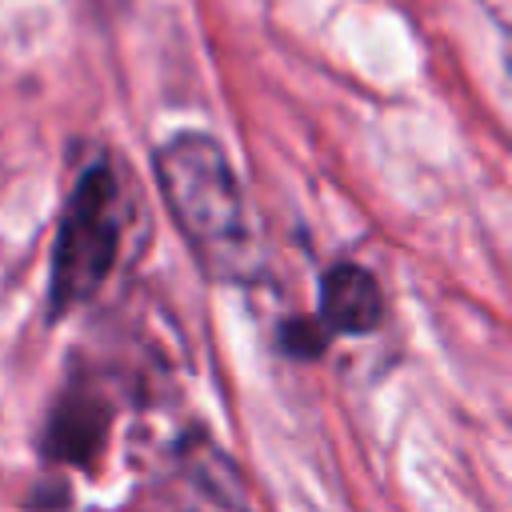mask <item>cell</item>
Segmentation results:
<instances>
[{
	"label": "cell",
	"mask_w": 512,
	"mask_h": 512,
	"mask_svg": "<svg viewBox=\"0 0 512 512\" xmlns=\"http://www.w3.org/2000/svg\"><path fill=\"white\" fill-rule=\"evenodd\" d=\"M124 236V200L108 160H92L76 188L68 192L56 248H52V276H48V304L52 316H64L92 300L108 280Z\"/></svg>",
	"instance_id": "cell-2"
},
{
	"label": "cell",
	"mask_w": 512,
	"mask_h": 512,
	"mask_svg": "<svg viewBox=\"0 0 512 512\" xmlns=\"http://www.w3.org/2000/svg\"><path fill=\"white\" fill-rule=\"evenodd\" d=\"M164 204L208 276L240 280L256 268V232L224 148L204 132H180L156 152Z\"/></svg>",
	"instance_id": "cell-1"
},
{
	"label": "cell",
	"mask_w": 512,
	"mask_h": 512,
	"mask_svg": "<svg viewBox=\"0 0 512 512\" xmlns=\"http://www.w3.org/2000/svg\"><path fill=\"white\" fill-rule=\"evenodd\" d=\"M324 324L320 320H292L284 324V348L296 356H320L324 352Z\"/></svg>",
	"instance_id": "cell-6"
},
{
	"label": "cell",
	"mask_w": 512,
	"mask_h": 512,
	"mask_svg": "<svg viewBox=\"0 0 512 512\" xmlns=\"http://www.w3.org/2000/svg\"><path fill=\"white\" fill-rule=\"evenodd\" d=\"M108 432V404L88 388H72L68 396H60L56 416L48 424V456L64 460V464H88Z\"/></svg>",
	"instance_id": "cell-5"
},
{
	"label": "cell",
	"mask_w": 512,
	"mask_h": 512,
	"mask_svg": "<svg viewBox=\"0 0 512 512\" xmlns=\"http://www.w3.org/2000/svg\"><path fill=\"white\" fill-rule=\"evenodd\" d=\"M144 512H256L240 468L204 436H188L156 476Z\"/></svg>",
	"instance_id": "cell-3"
},
{
	"label": "cell",
	"mask_w": 512,
	"mask_h": 512,
	"mask_svg": "<svg viewBox=\"0 0 512 512\" xmlns=\"http://www.w3.org/2000/svg\"><path fill=\"white\" fill-rule=\"evenodd\" d=\"M384 296L368 268L360 264H336L320 280V324L324 332H352L364 336L380 324Z\"/></svg>",
	"instance_id": "cell-4"
}]
</instances>
